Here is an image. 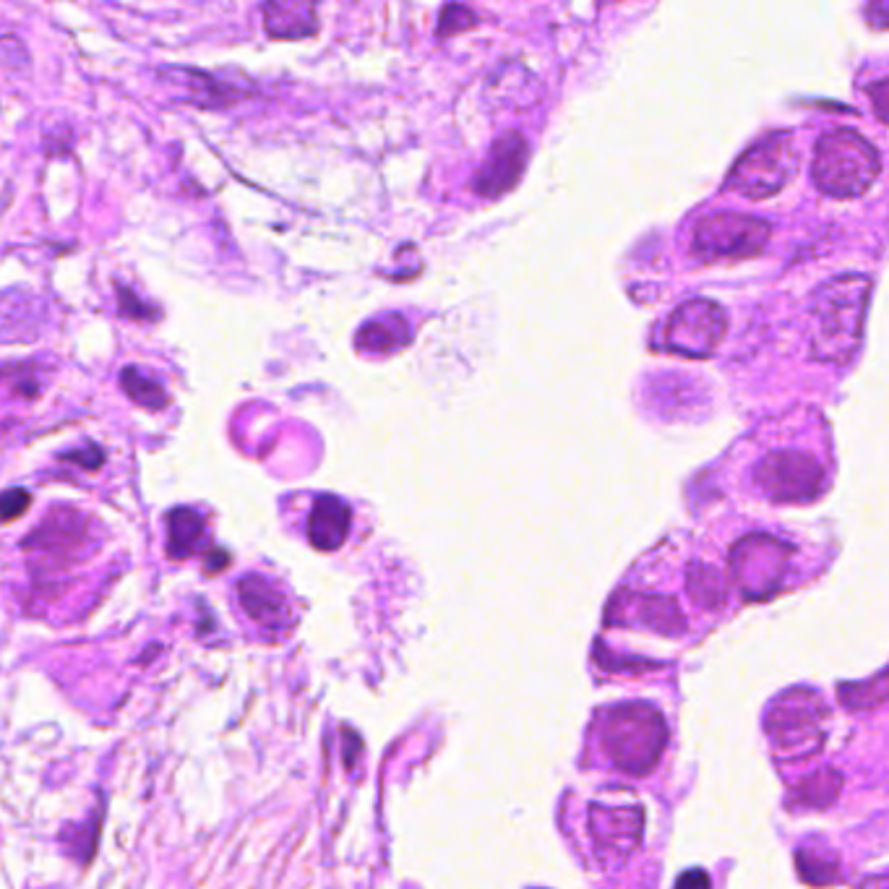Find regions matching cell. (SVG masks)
Masks as SVG:
<instances>
[{"mask_svg": "<svg viewBox=\"0 0 889 889\" xmlns=\"http://www.w3.org/2000/svg\"><path fill=\"white\" fill-rule=\"evenodd\" d=\"M871 298V279L863 274H843L819 287L811 298L814 358L827 363H848L863 339L866 308Z\"/></svg>", "mask_w": 889, "mask_h": 889, "instance_id": "obj_1", "label": "cell"}, {"mask_svg": "<svg viewBox=\"0 0 889 889\" xmlns=\"http://www.w3.org/2000/svg\"><path fill=\"white\" fill-rule=\"evenodd\" d=\"M600 738L616 767L629 775H647L663 757L668 725L650 704H618L600 720Z\"/></svg>", "mask_w": 889, "mask_h": 889, "instance_id": "obj_2", "label": "cell"}, {"mask_svg": "<svg viewBox=\"0 0 889 889\" xmlns=\"http://www.w3.org/2000/svg\"><path fill=\"white\" fill-rule=\"evenodd\" d=\"M882 173L879 152L850 128L824 133L814 152V183L835 199H856L874 186Z\"/></svg>", "mask_w": 889, "mask_h": 889, "instance_id": "obj_3", "label": "cell"}, {"mask_svg": "<svg viewBox=\"0 0 889 889\" xmlns=\"http://www.w3.org/2000/svg\"><path fill=\"white\" fill-rule=\"evenodd\" d=\"M824 720H827V707L817 691L793 689L772 702L770 712L764 717V728L770 733L777 754L793 762L822 749Z\"/></svg>", "mask_w": 889, "mask_h": 889, "instance_id": "obj_4", "label": "cell"}, {"mask_svg": "<svg viewBox=\"0 0 889 889\" xmlns=\"http://www.w3.org/2000/svg\"><path fill=\"white\" fill-rule=\"evenodd\" d=\"M798 173V152L793 136L785 131L770 133L767 139L754 144L736 162L728 175L730 191L746 199H770L783 191Z\"/></svg>", "mask_w": 889, "mask_h": 889, "instance_id": "obj_5", "label": "cell"}, {"mask_svg": "<svg viewBox=\"0 0 889 889\" xmlns=\"http://www.w3.org/2000/svg\"><path fill=\"white\" fill-rule=\"evenodd\" d=\"M770 243V225L741 212L707 214L694 230L691 251L704 264L741 261L759 256Z\"/></svg>", "mask_w": 889, "mask_h": 889, "instance_id": "obj_6", "label": "cell"}, {"mask_svg": "<svg viewBox=\"0 0 889 889\" xmlns=\"http://www.w3.org/2000/svg\"><path fill=\"white\" fill-rule=\"evenodd\" d=\"M793 548L783 540L754 532L730 551V577L746 598H770L780 590Z\"/></svg>", "mask_w": 889, "mask_h": 889, "instance_id": "obj_7", "label": "cell"}, {"mask_svg": "<svg viewBox=\"0 0 889 889\" xmlns=\"http://www.w3.org/2000/svg\"><path fill=\"white\" fill-rule=\"evenodd\" d=\"M728 321L723 308L712 300H689L671 313L663 329L657 332L655 347L684 358H707L723 342Z\"/></svg>", "mask_w": 889, "mask_h": 889, "instance_id": "obj_8", "label": "cell"}, {"mask_svg": "<svg viewBox=\"0 0 889 889\" xmlns=\"http://www.w3.org/2000/svg\"><path fill=\"white\" fill-rule=\"evenodd\" d=\"M759 491L777 504L814 501L824 491V470L817 459L793 449L770 452L754 467Z\"/></svg>", "mask_w": 889, "mask_h": 889, "instance_id": "obj_9", "label": "cell"}, {"mask_svg": "<svg viewBox=\"0 0 889 889\" xmlns=\"http://www.w3.org/2000/svg\"><path fill=\"white\" fill-rule=\"evenodd\" d=\"M644 811L637 803H605L590 806V832L603 863H624L642 843Z\"/></svg>", "mask_w": 889, "mask_h": 889, "instance_id": "obj_10", "label": "cell"}, {"mask_svg": "<svg viewBox=\"0 0 889 889\" xmlns=\"http://www.w3.org/2000/svg\"><path fill=\"white\" fill-rule=\"evenodd\" d=\"M527 157H530V149H527V141L522 133L509 131L504 133L496 144L491 146V152L485 157L480 173L475 175V191L483 196V199H498L504 196L506 191L517 186L522 173L527 167Z\"/></svg>", "mask_w": 889, "mask_h": 889, "instance_id": "obj_11", "label": "cell"}, {"mask_svg": "<svg viewBox=\"0 0 889 889\" xmlns=\"http://www.w3.org/2000/svg\"><path fill=\"white\" fill-rule=\"evenodd\" d=\"M350 506L337 496H321L308 517V540L319 551H337L350 532Z\"/></svg>", "mask_w": 889, "mask_h": 889, "instance_id": "obj_12", "label": "cell"}, {"mask_svg": "<svg viewBox=\"0 0 889 889\" xmlns=\"http://www.w3.org/2000/svg\"><path fill=\"white\" fill-rule=\"evenodd\" d=\"M238 598L243 611L264 626H285L287 624V603L285 598L274 590L272 582H266L259 574H248L238 582Z\"/></svg>", "mask_w": 889, "mask_h": 889, "instance_id": "obj_13", "label": "cell"}, {"mask_svg": "<svg viewBox=\"0 0 889 889\" xmlns=\"http://www.w3.org/2000/svg\"><path fill=\"white\" fill-rule=\"evenodd\" d=\"M618 605V621L626 616H634L631 621L639 626H647L660 634H681L686 629L684 618L678 613L676 603L665 598H650V595H639V598H616Z\"/></svg>", "mask_w": 889, "mask_h": 889, "instance_id": "obj_14", "label": "cell"}, {"mask_svg": "<svg viewBox=\"0 0 889 889\" xmlns=\"http://www.w3.org/2000/svg\"><path fill=\"white\" fill-rule=\"evenodd\" d=\"M206 540V525L196 509L178 506L167 514V553L173 558H188L201 551Z\"/></svg>", "mask_w": 889, "mask_h": 889, "instance_id": "obj_15", "label": "cell"}, {"mask_svg": "<svg viewBox=\"0 0 889 889\" xmlns=\"http://www.w3.org/2000/svg\"><path fill=\"white\" fill-rule=\"evenodd\" d=\"M412 339L410 321L399 313H389L363 326L355 337V345L365 352H397Z\"/></svg>", "mask_w": 889, "mask_h": 889, "instance_id": "obj_16", "label": "cell"}, {"mask_svg": "<svg viewBox=\"0 0 889 889\" xmlns=\"http://www.w3.org/2000/svg\"><path fill=\"white\" fill-rule=\"evenodd\" d=\"M264 16L266 32L272 37H306L316 32V8L308 3H269Z\"/></svg>", "mask_w": 889, "mask_h": 889, "instance_id": "obj_17", "label": "cell"}, {"mask_svg": "<svg viewBox=\"0 0 889 889\" xmlns=\"http://www.w3.org/2000/svg\"><path fill=\"white\" fill-rule=\"evenodd\" d=\"M843 788V777L835 770H819L814 775L803 777L793 790V803H801L803 809H827Z\"/></svg>", "mask_w": 889, "mask_h": 889, "instance_id": "obj_18", "label": "cell"}, {"mask_svg": "<svg viewBox=\"0 0 889 889\" xmlns=\"http://www.w3.org/2000/svg\"><path fill=\"white\" fill-rule=\"evenodd\" d=\"M120 386L126 389V394L136 405L146 407V410H162L167 405L165 389L154 379L144 376L139 368H123L120 371Z\"/></svg>", "mask_w": 889, "mask_h": 889, "instance_id": "obj_19", "label": "cell"}, {"mask_svg": "<svg viewBox=\"0 0 889 889\" xmlns=\"http://www.w3.org/2000/svg\"><path fill=\"white\" fill-rule=\"evenodd\" d=\"M689 592L694 595V600L707 608H715L725 600V590H723V579L717 574L715 569L710 566H699L694 564L689 569Z\"/></svg>", "mask_w": 889, "mask_h": 889, "instance_id": "obj_20", "label": "cell"}, {"mask_svg": "<svg viewBox=\"0 0 889 889\" xmlns=\"http://www.w3.org/2000/svg\"><path fill=\"white\" fill-rule=\"evenodd\" d=\"M798 871L806 882L811 884H827L837 879V861L827 856H814L811 850H801L798 853Z\"/></svg>", "mask_w": 889, "mask_h": 889, "instance_id": "obj_21", "label": "cell"}, {"mask_svg": "<svg viewBox=\"0 0 889 889\" xmlns=\"http://www.w3.org/2000/svg\"><path fill=\"white\" fill-rule=\"evenodd\" d=\"M866 694H869V699L874 704H882L884 694H887V678H884V673H879V676H876L874 681H869V684H858L856 689H853V686H840V697H843V704L858 707V710H863V707H871V704L866 702Z\"/></svg>", "mask_w": 889, "mask_h": 889, "instance_id": "obj_22", "label": "cell"}, {"mask_svg": "<svg viewBox=\"0 0 889 889\" xmlns=\"http://www.w3.org/2000/svg\"><path fill=\"white\" fill-rule=\"evenodd\" d=\"M475 24V14H472L470 8L465 6H446L441 11V27H438V34H457L462 29H470Z\"/></svg>", "mask_w": 889, "mask_h": 889, "instance_id": "obj_23", "label": "cell"}, {"mask_svg": "<svg viewBox=\"0 0 889 889\" xmlns=\"http://www.w3.org/2000/svg\"><path fill=\"white\" fill-rule=\"evenodd\" d=\"M27 509H29L27 491L11 488V491L0 493V519H3V522H14V519L21 517Z\"/></svg>", "mask_w": 889, "mask_h": 889, "instance_id": "obj_24", "label": "cell"}, {"mask_svg": "<svg viewBox=\"0 0 889 889\" xmlns=\"http://www.w3.org/2000/svg\"><path fill=\"white\" fill-rule=\"evenodd\" d=\"M68 462H76V465L87 467V470H97L102 465V452L97 446H89V449H76V452L66 454Z\"/></svg>", "mask_w": 889, "mask_h": 889, "instance_id": "obj_25", "label": "cell"}, {"mask_svg": "<svg viewBox=\"0 0 889 889\" xmlns=\"http://www.w3.org/2000/svg\"><path fill=\"white\" fill-rule=\"evenodd\" d=\"M676 889H712L710 876L704 874V871H699V869L686 871V874L678 876Z\"/></svg>", "mask_w": 889, "mask_h": 889, "instance_id": "obj_26", "label": "cell"}, {"mask_svg": "<svg viewBox=\"0 0 889 889\" xmlns=\"http://www.w3.org/2000/svg\"><path fill=\"white\" fill-rule=\"evenodd\" d=\"M225 566H227L225 551H217V558H214V561H209V558H206V571H222Z\"/></svg>", "mask_w": 889, "mask_h": 889, "instance_id": "obj_27", "label": "cell"}]
</instances>
